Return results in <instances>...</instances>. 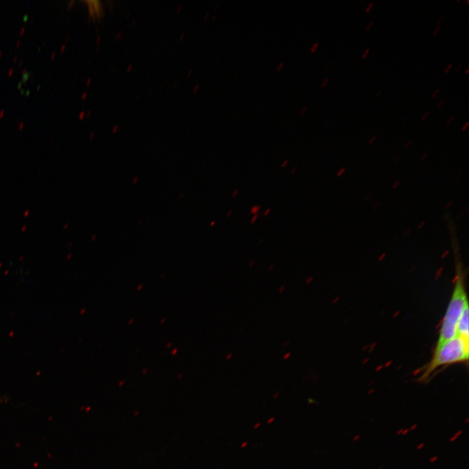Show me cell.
<instances>
[{"label": "cell", "instance_id": "1", "mask_svg": "<svg viewBox=\"0 0 469 469\" xmlns=\"http://www.w3.org/2000/svg\"><path fill=\"white\" fill-rule=\"evenodd\" d=\"M468 357L469 341L456 335L439 348H435L432 359L423 369L418 381L427 382L442 368L467 362Z\"/></svg>", "mask_w": 469, "mask_h": 469}, {"label": "cell", "instance_id": "2", "mask_svg": "<svg viewBox=\"0 0 469 469\" xmlns=\"http://www.w3.org/2000/svg\"><path fill=\"white\" fill-rule=\"evenodd\" d=\"M468 304L465 277L461 264L457 266L456 277L453 292L442 319L439 336L435 348H439L456 335L457 324L461 313Z\"/></svg>", "mask_w": 469, "mask_h": 469}, {"label": "cell", "instance_id": "3", "mask_svg": "<svg viewBox=\"0 0 469 469\" xmlns=\"http://www.w3.org/2000/svg\"><path fill=\"white\" fill-rule=\"evenodd\" d=\"M469 307L466 305L459 317L456 328V335L469 341Z\"/></svg>", "mask_w": 469, "mask_h": 469}, {"label": "cell", "instance_id": "4", "mask_svg": "<svg viewBox=\"0 0 469 469\" xmlns=\"http://www.w3.org/2000/svg\"><path fill=\"white\" fill-rule=\"evenodd\" d=\"M261 208V205H259V204H256V205L252 206L251 209H250V214H252V215H256V214H259Z\"/></svg>", "mask_w": 469, "mask_h": 469}, {"label": "cell", "instance_id": "5", "mask_svg": "<svg viewBox=\"0 0 469 469\" xmlns=\"http://www.w3.org/2000/svg\"><path fill=\"white\" fill-rule=\"evenodd\" d=\"M259 217V214H256V215H252L251 219H250V223L251 225H254V223L257 222V219Z\"/></svg>", "mask_w": 469, "mask_h": 469}, {"label": "cell", "instance_id": "6", "mask_svg": "<svg viewBox=\"0 0 469 469\" xmlns=\"http://www.w3.org/2000/svg\"><path fill=\"white\" fill-rule=\"evenodd\" d=\"M289 162H290V160H289V159H286V160H283V162H281V164L280 167L281 168H285L287 167Z\"/></svg>", "mask_w": 469, "mask_h": 469}, {"label": "cell", "instance_id": "7", "mask_svg": "<svg viewBox=\"0 0 469 469\" xmlns=\"http://www.w3.org/2000/svg\"><path fill=\"white\" fill-rule=\"evenodd\" d=\"M239 190L235 189L234 191H233L232 194V198H237V197L238 195H239Z\"/></svg>", "mask_w": 469, "mask_h": 469}, {"label": "cell", "instance_id": "8", "mask_svg": "<svg viewBox=\"0 0 469 469\" xmlns=\"http://www.w3.org/2000/svg\"><path fill=\"white\" fill-rule=\"evenodd\" d=\"M271 211L272 209L271 208L267 209L266 210L264 211L263 215V216H264V217H267V216H268L269 215H270Z\"/></svg>", "mask_w": 469, "mask_h": 469}, {"label": "cell", "instance_id": "9", "mask_svg": "<svg viewBox=\"0 0 469 469\" xmlns=\"http://www.w3.org/2000/svg\"><path fill=\"white\" fill-rule=\"evenodd\" d=\"M123 33H124V31L123 30L119 31V32H117V34L115 36V39H119L120 37H122Z\"/></svg>", "mask_w": 469, "mask_h": 469}, {"label": "cell", "instance_id": "10", "mask_svg": "<svg viewBox=\"0 0 469 469\" xmlns=\"http://www.w3.org/2000/svg\"><path fill=\"white\" fill-rule=\"evenodd\" d=\"M297 171H298V167H297V166H295V167H293L292 168V169L291 170L290 174L292 175H294L295 174H296V173L297 172Z\"/></svg>", "mask_w": 469, "mask_h": 469}, {"label": "cell", "instance_id": "11", "mask_svg": "<svg viewBox=\"0 0 469 469\" xmlns=\"http://www.w3.org/2000/svg\"><path fill=\"white\" fill-rule=\"evenodd\" d=\"M452 66H453V64H452V63H451V64H450L448 65V66H447L446 68L444 69V73L446 74L447 73H448V72L450 71V70H451V69L452 68Z\"/></svg>", "mask_w": 469, "mask_h": 469}, {"label": "cell", "instance_id": "12", "mask_svg": "<svg viewBox=\"0 0 469 469\" xmlns=\"http://www.w3.org/2000/svg\"><path fill=\"white\" fill-rule=\"evenodd\" d=\"M441 25L437 26V27L436 28V29H435L434 32H433L432 35L434 36H434L436 35L437 33L438 32H439V31L440 30V29H441Z\"/></svg>", "mask_w": 469, "mask_h": 469}, {"label": "cell", "instance_id": "13", "mask_svg": "<svg viewBox=\"0 0 469 469\" xmlns=\"http://www.w3.org/2000/svg\"><path fill=\"white\" fill-rule=\"evenodd\" d=\"M233 213V209H230V210H228V211L227 213H226V217H227V218H230L231 216H232Z\"/></svg>", "mask_w": 469, "mask_h": 469}, {"label": "cell", "instance_id": "14", "mask_svg": "<svg viewBox=\"0 0 469 469\" xmlns=\"http://www.w3.org/2000/svg\"><path fill=\"white\" fill-rule=\"evenodd\" d=\"M30 75V73H25L23 74V81L24 83H26V81L28 80L29 76Z\"/></svg>", "mask_w": 469, "mask_h": 469}, {"label": "cell", "instance_id": "15", "mask_svg": "<svg viewBox=\"0 0 469 469\" xmlns=\"http://www.w3.org/2000/svg\"><path fill=\"white\" fill-rule=\"evenodd\" d=\"M370 51V49H367L366 50H365V52H364V54H362V58L364 59L365 57L367 56V55L369 54Z\"/></svg>", "mask_w": 469, "mask_h": 469}, {"label": "cell", "instance_id": "16", "mask_svg": "<svg viewBox=\"0 0 469 469\" xmlns=\"http://www.w3.org/2000/svg\"><path fill=\"white\" fill-rule=\"evenodd\" d=\"M429 115H430L429 112L425 113V114L424 115H423L422 118H421V121H424V120H425V119H426L427 117L428 116H429Z\"/></svg>", "mask_w": 469, "mask_h": 469}, {"label": "cell", "instance_id": "17", "mask_svg": "<svg viewBox=\"0 0 469 469\" xmlns=\"http://www.w3.org/2000/svg\"><path fill=\"white\" fill-rule=\"evenodd\" d=\"M318 46H319V43H315L314 45V46H312V49H311V51H312V52H315V50H316V49H317V48L318 47Z\"/></svg>", "mask_w": 469, "mask_h": 469}, {"label": "cell", "instance_id": "18", "mask_svg": "<svg viewBox=\"0 0 469 469\" xmlns=\"http://www.w3.org/2000/svg\"><path fill=\"white\" fill-rule=\"evenodd\" d=\"M440 90H440V88L437 89L436 91H435V93L434 94H433L432 97L433 98H434L435 97H436V96L437 95V94L440 92Z\"/></svg>", "mask_w": 469, "mask_h": 469}, {"label": "cell", "instance_id": "19", "mask_svg": "<svg viewBox=\"0 0 469 469\" xmlns=\"http://www.w3.org/2000/svg\"><path fill=\"white\" fill-rule=\"evenodd\" d=\"M444 18H445V15H442L441 16V17L440 18L439 21L437 22V26L441 25V23L442 21L444 20Z\"/></svg>", "mask_w": 469, "mask_h": 469}, {"label": "cell", "instance_id": "20", "mask_svg": "<svg viewBox=\"0 0 469 469\" xmlns=\"http://www.w3.org/2000/svg\"><path fill=\"white\" fill-rule=\"evenodd\" d=\"M372 25H373V22H370V23L369 24V25H368L367 27L365 28V31H369L370 30V29L372 28Z\"/></svg>", "mask_w": 469, "mask_h": 469}, {"label": "cell", "instance_id": "21", "mask_svg": "<svg viewBox=\"0 0 469 469\" xmlns=\"http://www.w3.org/2000/svg\"><path fill=\"white\" fill-rule=\"evenodd\" d=\"M454 119H455V117H454V116H452V117H451V118H450V119L448 120V121H447V122H446V125H450V124H451V123L452 121H453V120H454Z\"/></svg>", "mask_w": 469, "mask_h": 469}, {"label": "cell", "instance_id": "22", "mask_svg": "<svg viewBox=\"0 0 469 469\" xmlns=\"http://www.w3.org/2000/svg\"><path fill=\"white\" fill-rule=\"evenodd\" d=\"M182 8V5L180 4L179 6L177 7V8L176 9L177 13H179V12L181 11Z\"/></svg>", "mask_w": 469, "mask_h": 469}, {"label": "cell", "instance_id": "23", "mask_svg": "<svg viewBox=\"0 0 469 469\" xmlns=\"http://www.w3.org/2000/svg\"><path fill=\"white\" fill-rule=\"evenodd\" d=\"M274 268H275V264H272L269 267L268 271L271 272L273 270Z\"/></svg>", "mask_w": 469, "mask_h": 469}, {"label": "cell", "instance_id": "24", "mask_svg": "<svg viewBox=\"0 0 469 469\" xmlns=\"http://www.w3.org/2000/svg\"><path fill=\"white\" fill-rule=\"evenodd\" d=\"M255 263H256V261H255L254 259H253V260H252L251 261H250V263H249L250 268H252V267H253L254 266Z\"/></svg>", "mask_w": 469, "mask_h": 469}, {"label": "cell", "instance_id": "25", "mask_svg": "<svg viewBox=\"0 0 469 469\" xmlns=\"http://www.w3.org/2000/svg\"><path fill=\"white\" fill-rule=\"evenodd\" d=\"M444 102H445V100L444 99L441 100V102L439 103V104L437 105V108H441V106L444 104Z\"/></svg>", "mask_w": 469, "mask_h": 469}, {"label": "cell", "instance_id": "26", "mask_svg": "<svg viewBox=\"0 0 469 469\" xmlns=\"http://www.w3.org/2000/svg\"><path fill=\"white\" fill-rule=\"evenodd\" d=\"M285 290V286H281V287H280V289H279L278 292H279V293H281L283 292V290Z\"/></svg>", "mask_w": 469, "mask_h": 469}, {"label": "cell", "instance_id": "27", "mask_svg": "<svg viewBox=\"0 0 469 469\" xmlns=\"http://www.w3.org/2000/svg\"><path fill=\"white\" fill-rule=\"evenodd\" d=\"M84 115H85V112H84V111L81 112L80 115H79V118H80L81 119H83Z\"/></svg>", "mask_w": 469, "mask_h": 469}, {"label": "cell", "instance_id": "28", "mask_svg": "<svg viewBox=\"0 0 469 469\" xmlns=\"http://www.w3.org/2000/svg\"><path fill=\"white\" fill-rule=\"evenodd\" d=\"M199 88V85H196V86H195V87H194V90H193V92H194V93H196V91L198 90Z\"/></svg>", "mask_w": 469, "mask_h": 469}, {"label": "cell", "instance_id": "29", "mask_svg": "<svg viewBox=\"0 0 469 469\" xmlns=\"http://www.w3.org/2000/svg\"><path fill=\"white\" fill-rule=\"evenodd\" d=\"M185 36V33H182V34L181 35V36H180V37H179L180 42H182V40L184 39Z\"/></svg>", "mask_w": 469, "mask_h": 469}, {"label": "cell", "instance_id": "30", "mask_svg": "<svg viewBox=\"0 0 469 469\" xmlns=\"http://www.w3.org/2000/svg\"><path fill=\"white\" fill-rule=\"evenodd\" d=\"M118 128H119V127L117 126V125H115V126L114 127V128H113L112 132H116L117 130L118 129Z\"/></svg>", "mask_w": 469, "mask_h": 469}, {"label": "cell", "instance_id": "31", "mask_svg": "<svg viewBox=\"0 0 469 469\" xmlns=\"http://www.w3.org/2000/svg\"><path fill=\"white\" fill-rule=\"evenodd\" d=\"M312 280V277L308 278L306 280L307 284H308V283H310V282H311Z\"/></svg>", "mask_w": 469, "mask_h": 469}, {"label": "cell", "instance_id": "32", "mask_svg": "<svg viewBox=\"0 0 469 469\" xmlns=\"http://www.w3.org/2000/svg\"><path fill=\"white\" fill-rule=\"evenodd\" d=\"M132 69V65H129V66H128V67H127V72H128V73H129V72H130V71H131Z\"/></svg>", "mask_w": 469, "mask_h": 469}, {"label": "cell", "instance_id": "33", "mask_svg": "<svg viewBox=\"0 0 469 469\" xmlns=\"http://www.w3.org/2000/svg\"><path fill=\"white\" fill-rule=\"evenodd\" d=\"M290 355H291V353H287V354H286L284 357H283V359H284V360L287 359V358H288Z\"/></svg>", "mask_w": 469, "mask_h": 469}, {"label": "cell", "instance_id": "34", "mask_svg": "<svg viewBox=\"0 0 469 469\" xmlns=\"http://www.w3.org/2000/svg\"><path fill=\"white\" fill-rule=\"evenodd\" d=\"M86 97H87V92H84L83 94V96H81V98H83V99L84 100V99H85Z\"/></svg>", "mask_w": 469, "mask_h": 469}, {"label": "cell", "instance_id": "35", "mask_svg": "<svg viewBox=\"0 0 469 469\" xmlns=\"http://www.w3.org/2000/svg\"><path fill=\"white\" fill-rule=\"evenodd\" d=\"M461 66H462V64H459L458 66H457L455 71H458V70L461 68Z\"/></svg>", "mask_w": 469, "mask_h": 469}, {"label": "cell", "instance_id": "36", "mask_svg": "<svg viewBox=\"0 0 469 469\" xmlns=\"http://www.w3.org/2000/svg\"><path fill=\"white\" fill-rule=\"evenodd\" d=\"M329 80V78H326V79H325V80H324V83H323V84H322V87H323V86H324L326 85V84H327V83H328Z\"/></svg>", "mask_w": 469, "mask_h": 469}, {"label": "cell", "instance_id": "37", "mask_svg": "<svg viewBox=\"0 0 469 469\" xmlns=\"http://www.w3.org/2000/svg\"><path fill=\"white\" fill-rule=\"evenodd\" d=\"M468 124H469V123H468V122H466V124L465 125H464V126H463V131H465V130L466 128H467V127L468 126Z\"/></svg>", "mask_w": 469, "mask_h": 469}, {"label": "cell", "instance_id": "38", "mask_svg": "<svg viewBox=\"0 0 469 469\" xmlns=\"http://www.w3.org/2000/svg\"><path fill=\"white\" fill-rule=\"evenodd\" d=\"M74 2H75L71 1V2H70L69 6H68L69 9L71 8V7H73V4H74Z\"/></svg>", "mask_w": 469, "mask_h": 469}, {"label": "cell", "instance_id": "39", "mask_svg": "<svg viewBox=\"0 0 469 469\" xmlns=\"http://www.w3.org/2000/svg\"><path fill=\"white\" fill-rule=\"evenodd\" d=\"M91 81V78H88L87 81H86V84H87V86L90 85Z\"/></svg>", "mask_w": 469, "mask_h": 469}, {"label": "cell", "instance_id": "40", "mask_svg": "<svg viewBox=\"0 0 469 469\" xmlns=\"http://www.w3.org/2000/svg\"><path fill=\"white\" fill-rule=\"evenodd\" d=\"M215 225H216L215 220H213V221H212V222H211L210 226H211V227H213V226H215Z\"/></svg>", "mask_w": 469, "mask_h": 469}, {"label": "cell", "instance_id": "41", "mask_svg": "<svg viewBox=\"0 0 469 469\" xmlns=\"http://www.w3.org/2000/svg\"><path fill=\"white\" fill-rule=\"evenodd\" d=\"M192 72H193V69H191V70H190V71H189V73H188V74H187V76H191V74H192Z\"/></svg>", "mask_w": 469, "mask_h": 469}, {"label": "cell", "instance_id": "42", "mask_svg": "<svg viewBox=\"0 0 469 469\" xmlns=\"http://www.w3.org/2000/svg\"><path fill=\"white\" fill-rule=\"evenodd\" d=\"M232 353H231V354H229L227 356V357H226V359L230 360V358H232Z\"/></svg>", "mask_w": 469, "mask_h": 469}, {"label": "cell", "instance_id": "43", "mask_svg": "<svg viewBox=\"0 0 469 469\" xmlns=\"http://www.w3.org/2000/svg\"><path fill=\"white\" fill-rule=\"evenodd\" d=\"M100 38H101L100 35H98L97 37V40H96V43H98V42H99L100 40Z\"/></svg>", "mask_w": 469, "mask_h": 469}, {"label": "cell", "instance_id": "44", "mask_svg": "<svg viewBox=\"0 0 469 469\" xmlns=\"http://www.w3.org/2000/svg\"><path fill=\"white\" fill-rule=\"evenodd\" d=\"M373 6H374V3H373V2H371V3H370L369 5V6H368V7H369V8H370V9H372V7H373Z\"/></svg>", "mask_w": 469, "mask_h": 469}, {"label": "cell", "instance_id": "45", "mask_svg": "<svg viewBox=\"0 0 469 469\" xmlns=\"http://www.w3.org/2000/svg\"><path fill=\"white\" fill-rule=\"evenodd\" d=\"M130 14H131V12H128V13H127L126 14H125V18H128Z\"/></svg>", "mask_w": 469, "mask_h": 469}, {"label": "cell", "instance_id": "46", "mask_svg": "<svg viewBox=\"0 0 469 469\" xmlns=\"http://www.w3.org/2000/svg\"><path fill=\"white\" fill-rule=\"evenodd\" d=\"M370 10H371V9H370L367 7V8L365 9V13H369Z\"/></svg>", "mask_w": 469, "mask_h": 469}, {"label": "cell", "instance_id": "47", "mask_svg": "<svg viewBox=\"0 0 469 469\" xmlns=\"http://www.w3.org/2000/svg\"><path fill=\"white\" fill-rule=\"evenodd\" d=\"M468 73H469V67H468L467 68H466V70L465 71V74H468Z\"/></svg>", "mask_w": 469, "mask_h": 469}, {"label": "cell", "instance_id": "48", "mask_svg": "<svg viewBox=\"0 0 469 469\" xmlns=\"http://www.w3.org/2000/svg\"><path fill=\"white\" fill-rule=\"evenodd\" d=\"M135 23H136V19H134L133 23H132V26H134V24H135Z\"/></svg>", "mask_w": 469, "mask_h": 469}, {"label": "cell", "instance_id": "49", "mask_svg": "<svg viewBox=\"0 0 469 469\" xmlns=\"http://www.w3.org/2000/svg\"><path fill=\"white\" fill-rule=\"evenodd\" d=\"M13 69H11L10 71H9V75H11L12 73H13Z\"/></svg>", "mask_w": 469, "mask_h": 469}, {"label": "cell", "instance_id": "50", "mask_svg": "<svg viewBox=\"0 0 469 469\" xmlns=\"http://www.w3.org/2000/svg\"><path fill=\"white\" fill-rule=\"evenodd\" d=\"M91 110H89V111H88V113H87V115H88V116H90V114H91Z\"/></svg>", "mask_w": 469, "mask_h": 469}, {"label": "cell", "instance_id": "51", "mask_svg": "<svg viewBox=\"0 0 469 469\" xmlns=\"http://www.w3.org/2000/svg\"><path fill=\"white\" fill-rule=\"evenodd\" d=\"M65 48H66V45L62 46V51H64V49H65Z\"/></svg>", "mask_w": 469, "mask_h": 469}, {"label": "cell", "instance_id": "52", "mask_svg": "<svg viewBox=\"0 0 469 469\" xmlns=\"http://www.w3.org/2000/svg\"><path fill=\"white\" fill-rule=\"evenodd\" d=\"M4 113V110H2V111L1 112V114H0V117H2V116H3Z\"/></svg>", "mask_w": 469, "mask_h": 469}, {"label": "cell", "instance_id": "53", "mask_svg": "<svg viewBox=\"0 0 469 469\" xmlns=\"http://www.w3.org/2000/svg\"><path fill=\"white\" fill-rule=\"evenodd\" d=\"M282 66H283V63H282V64H280V66H279V67H278V71H279V70H280L281 66L282 67Z\"/></svg>", "mask_w": 469, "mask_h": 469}, {"label": "cell", "instance_id": "54", "mask_svg": "<svg viewBox=\"0 0 469 469\" xmlns=\"http://www.w3.org/2000/svg\"><path fill=\"white\" fill-rule=\"evenodd\" d=\"M208 15H209V13H207V14L206 15V18H204V20H205V21L206 20L207 18L208 17Z\"/></svg>", "mask_w": 469, "mask_h": 469}, {"label": "cell", "instance_id": "55", "mask_svg": "<svg viewBox=\"0 0 469 469\" xmlns=\"http://www.w3.org/2000/svg\"><path fill=\"white\" fill-rule=\"evenodd\" d=\"M25 28H23V30H22V32H21V34H23L24 31H25Z\"/></svg>", "mask_w": 469, "mask_h": 469}, {"label": "cell", "instance_id": "56", "mask_svg": "<svg viewBox=\"0 0 469 469\" xmlns=\"http://www.w3.org/2000/svg\"><path fill=\"white\" fill-rule=\"evenodd\" d=\"M289 342H290V341H288V342H286V343H285V345H284V346H286V345H288V343H289Z\"/></svg>", "mask_w": 469, "mask_h": 469}, {"label": "cell", "instance_id": "57", "mask_svg": "<svg viewBox=\"0 0 469 469\" xmlns=\"http://www.w3.org/2000/svg\"><path fill=\"white\" fill-rule=\"evenodd\" d=\"M468 3H469V0H466V4H468Z\"/></svg>", "mask_w": 469, "mask_h": 469}, {"label": "cell", "instance_id": "58", "mask_svg": "<svg viewBox=\"0 0 469 469\" xmlns=\"http://www.w3.org/2000/svg\"><path fill=\"white\" fill-rule=\"evenodd\" d=\"M1 55H2V52H0V56H1Z\"/></svg>", "mask_w": 469, "mask_h": 469}]
</instances>
